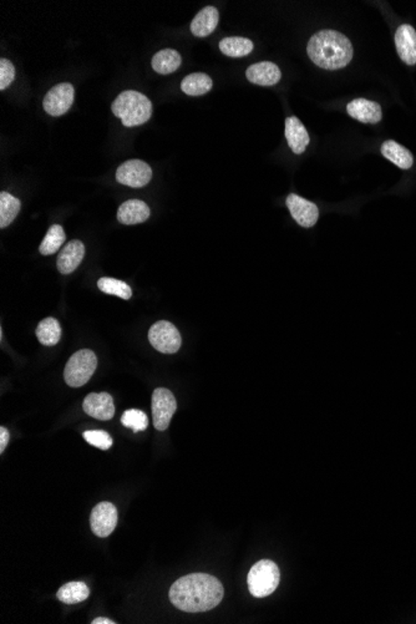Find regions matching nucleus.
<instances>
[{
    "mask_svg": "<svg viewBox=\"0 0 416 624\" xmlns=\"http://www.w3.org/2000/svg\"><path fill=\"white\" fill-rule=\"evenodd\" d=\"M36 337L43 345L53 347L57 345L62 337V326L55 318H46L40 321L36 328Z\"/></svg>",
    "mask_w": 416,
    "mask_h": 624,
    "instance_id": "obj_25",
    "label": "nucleus"
},
{
    "mask_svg": "<svg viewBox=\"0 0 416 624\" xmlns=\"http://www.w3.org/2000/svg\"><path fill=\"white\" fill-rule=\"evenodd\" d=\"M97 368V358L95 353L89 349H83L69 359L64 379L71 388H80L90 380Z\"/></svg>",
    "mask_w": 416,
    "mask_h": 624,
    "instance_id": "obj_5",
    "label": "nucleus"
},
{
    "mask_svg": "<svg viewBox=\"0 0 416 624\" xmlns=\"http://www.w3.org/2000/svg\"><path fill=\"white\" fill-rule=\"evenodd\" d=\"M97 287L102 292L116 296L118 298L127 300L132 297V291H131L129 284L125 282L115 279V278H107V277L100 278L97 281Z\"/></svg>",
    "mask_w": 416,
    "mask_h": 624,
    "instance_id": "obj_28",
    "label": "nucleus"
},
{
    "mask_svg": "<svg viewBox=\"0 0 416 624\" xmlns=\"http://www.w3.org/2000/svg\"><path fill=\"white\" fill-rule=\"evenodd\" d=\"M281 581V572L276 563L270 560H262L251 568L248 574V590L256 598L270 596Z\"/></svg>",
    "mask_w": 416,
    "mask_h": 624,
    "instance_id": "obj_4",
    "label": "nucleus"
},
{
    "mask_svg": "<svg viewBox=\"0 0 416 624\" xmlns=\"http://www.w3.org/2000/svg\"><path fill=\"white\" fill-rule=\"evenodd\" d=\"M84 439L86 440L89 444L95 446V448L100 449V450H109V449L113 446V439H111V436H110L106 431H102V430H89V431H85Z\"/></svg>",
    "mask_w": 416,
    "mask_h": 624,
    "instance_id": "obj_30",
    "label": "nucleus"
},
{
    "mask_svg": "<svg viewBox=\"0 0 416 624\" xmlns=\"http://www.w3.org/2000/svg\"><path fill=\"white\" fill-rule=\"evenodd\" d=\"M225 595L219 579L207 574H187L169 588V601L183 612H207L220 604Z\"/></svg>",
    "mask_w": 416,
    "mask_h": 624,
    "instance_id": "obj_1",
    "label": "nucleus"
},
{
    "mask_svg": "<svg viewBox=\"0 0 416 624\" xmlns=\"http://www.w3.org/2000/svg\"><path fill=\"white\" fill-rule=\"evenodd\" d=\"M307 53L317 67L339 70L353 59V46L345 35L335 30H321L310 38Z\"/></svg>",
    "mask_w": 416,
    "mask_h": 624,
    "instance_id": "obj_2",
    "label": "nucleus"
},
{
    "mask_svg": "<svg viewBox=\"0 0 416 624\" xmlns=\"http://www.w3.org/2000/svg\"><path fill=\"white\" fill-rule=\"evenodd\" d=\"M89 596L90 590L84 582H69L60 587L57 593V599L65 604H76L88 599Z\"/></svg>",
    "mask_w": 416,
    "mask_h": 624,
    "instance_id": "obj_24",
    "label": "nucleus"
},
{
    "mask_svg": "<svg viewBox=\"0 0 416 624\" xmlns=\"http://www.w3.org/2000/svg\"><path fill=\"white\" fill-rule=\"evenodd\" d=\"M83 409L88 415L97 420H111L115 415L113 396L107 393H91L85 398Z\"/></svg>",
    "mask_w": 416,
    "mask_h": 624,
    "instance_id": "obj_12",
    "label": "nucleus"
},
{
    "mask_svg": "<svg viewBox=\"0 0 416 624\" xmlns=\"http://www.w3.org/2000/svg\"><path fill=\"white\" fill-rule=\"evenodd\" d=\"M148 340L153 348L163 354L177 353L182 344L180 332L167 321H158L150 328Z\"/></svg>",
    "mask_w": 416,
    "mask_h": 624,
    "instance_id": "obj_6",
    "label": "nucleus"
},
{
    "mask_svg": "<svg viewBox=\"0 0 416 624\" xmlns=\"http://www.w3.org/2000/svg\"><path fill=\"white\" fill-rule=\"evenodd\" d=\"M74 97L75 90L73 85L69 83L57 84L48 91L43 102V107L49 115L57 118L68 113L73 105Z\"/></svg>",
    "mask_w": 416,
    "mask_h": 624,
    "instance_id": "obj_8",
    "label": "nucleus"
},
{
    "mask_svg": "<svg viewBox=\"0 0 416 624\" xmlns=\"http://www.w3.org/2000/svg\"><path fill=\"white\" fill-rule=\"evenodd\" d=\"M286 139L288 145L296 155H302L310 145V134L302 121L296 116L286 118Z\"/></svg>",
    "mask_w": 416,
    "mask_h": 624,
    "instance_id": "obj_17",
    "label": "nucleus"
},
{
    "mask_svg": "<svg viewBox=\"0 0 416 624\" xmlns=\"http://www.w3.org/2000/svg\"><path fill=\"white\" fill-rule=\"evenodd\" d=\"M111 110L116 118H121L124 126L135 127L150 120L152 104L147 96L139 91L127 90L113 100Z\"/></svg>",
    "mask_w": 416,
    "mask_h": 624,
    "instance_id": "obj_3",
    "label": "nucleus"
},
{
    "mask_svg": "<svg viewBox=\"0 0 416 624\" xmlns=\"http://www.w3.org/2000/svg\"><path fill=\"white\" fill-rule=\"evenodd\" d=\"M254 44L252 40L241 36H231L221 40L220 50L226 57H246L254 51Z\"/></svg>",
    "mask_w": 416,
    "mask_h": 624,
    "instance_id": "obj_23",
    "label": "nucleus"
},
{
    "mask_svg": "<svg viewBox=\"0 0 416 624\" xmlns=\"http://www.w3.org/2000/svg\"><path fill=\"white\" fill-rule=\"evenodd\" d=\"M92 624H115L116 622H113L111 619L104 618V617H99V618H95L92 622Z\"/></svg>",
    "mask_w": 416,
    "mask_h": 624,
    "instance_id": "obj_33",
    "label": "nucleus"
},
{
    "mask_svg": "<svg viewBox=\"0 0 416 624\" xmlns=\"http://www.w3.org/2000/svg\"><path fill=\"white\" fill-rule=\"evenodd\" d=\"M121 422L126 428L132 429L134 433L144 431L148 427V419L144 411L137 409H130L124 412L121 417Z\"/></svg>",
    "mask_w": 416,
    "mask_h": 624,
    "instance_id": "obj_29",
    "label": "nucleus"
},
{
    "mask_svg": "<svg viewBox=\"0 0 416 624\" xmlns=\"http://www.w3.org/2000/svg\"><path fill=\"white\" fill-rule=\"evenodd\" d=\"M214 86V81L207 74L193 73L187 75L181 83V90L190 96H201L207 94Z\"/></svg>",
    "mask_w": 416,
    "mask_h": 624,
    "instance_id": "obj_22",
    "label": "nucleus"
},
{
    "mask_svg": "<svg viewBox=\"0 0 416 624\" xmlns=\"http://www.w3.org/2000/svg\"><path fill=\"white\" fill-rule=\"evenodd\" d=\"M347 111L352 118L363 124H377L382 118V106L377 102L366 99H355L349 102Z\"/></svg>",
    "mask_w": 416,
    "mask_h": 624,
    "instance_id": "obj_14",
    "label": "nucleus"
},
{
    "mask_svg": "<svg viewBox=\"0 0 416 624\" xmlns=\"http://www.w3.org/2000/svg\"><path fill=\"white\" fill-rule=\"evenodd\" d=\"M288 209L292 214L293 220L300 227L310 228L317 225L319 220V208L315 203L310 202L303 197L291 193L286 201Z\"/></svg>",
    "mask_w": 416,
    "mask_h": 624,
    "instance_id": "obj_11",
    "label": "nucleus"
},
{
    "mask_svg": "<svg viewBox=\"0 0 416 624\" xmlns=\"http://www.w3.org/2000/svg\"><path fill=\"white\" fill-rule=\"evenodd\" d=\"M151 179V167L141 160L126 161L116 171V180L118 183L129 186L132 188H141L146 186Z\"/></svg>",
    "mask_w": 416,
    "mask_h": 624,
    "instance_id": "obj_9",
    "label": "nucleus"
},
{
    "mask_svg": "<svg viewBox=\"0 0 416 624\" xmlns=\"http://www.w3.org/2000/svg\"><path fill=\"white\" fill-rule=\"evenodd\" d=\"M382 153L384 158L396 165L399 169H409L414 163L412 153L396 141H385L382 145Z\"/></svg>",
    "mask_w": 416,
    "mask_h": 624,
    "instance_id": "obj_20",
    "label": "nucleus"
},
{
    "mask_svg": "<svg viewBox=\"0 0 416 624\" xmlns=\"http://www.w3.org/2000/svg\"><path fill=\"white\" fill-rule=\"evenodd\" d=\"M118 510L111 502L97 504L91 511L90 526L92 532L102 539L110 536L118 525Z\"/></svg>",
    "mask_w": 416,
    "mask_h": 624,
    "instance_id": "obj_10",
    "label": "nucleus"
},
{
    "mask_svg": "<svg viewBox=\"0 0 416 624\" xmlns=\"http://www.w3.org/2000/svg\"><path fill=\"white\" fill-rule=\"evenodd\" d=\"M65 240H67V236H65V232H64L62 226H51L46 232L43 242L40 244V254L43 256H51V254H57L62 247V243H65Z\"/></svg>",
    "mask_w": 416,
    "mask_h": 624,
    "instance_id": "obj_27",
    "label": "nucleus"
},
{
    "mask_svg": "<svg viewBox=\"0 0 416 624\" xmlns=\"http://www.w3.org/2000/svg\"><path fill=\"white\" fill-rule=\"evenodd\" d=\"M9 443V431L4 427L0 428V452H4Z\"/></svg>",
    "mask_w": 416,
    "mask_h": 624,
    "instance_id": "obj_32",
    "label": "nucleus"
},
{
    "mask_svg": "<svg viewBox=\"0 0 416 624\" xmlns=\"http://www.w3.org/2000/svg\"><path fill=\"white\" fill-rule=\"evenodd\" d=\"M150 217V208L141 200H129L118 209V221L123 225H139Z\"/></svg>",
    "mask_w": 416,
    "mask_h": 624,
    "instance_id": "obj_18",
    "label": "nucleus"
},
{
    "mask_svg": "<svg viewBox=\"0 0 416 624\" xmlns=\"http://www.w3.org/2000/svg\"><path fill=\"white\" fill-rule=\"evenodd\" d=\"M15 79V68L8 59L0 60V90H6Z\"/></svg>",
    "mask_w": 416,
    "mask_h": 624,
    "instance_id": "obj_31",
    "label": "nucleus"
},
{
    "mask_svg": "<svg viewBox=\"0 0 416 624\" xmlns=\"http://www.w3.org/2000/svg\"><path fill=\"white\" fill-rule=\"evenodd\" d=\"M22 203L8 192L0 193V228H6L17 219Z\"/></svg>",
    "mask_w": 416,
    "mask_h": 624,
    "instance_id": "obj_26",
    "label": "nucleus"
},
{
    "mask_svg": "<svg viewBox=\"0 0 416 624\" xmlns=\"http://www.w3.org/2000/svg\"><path fill=\"white\" fill-rule=\"evenodd\" d=\"M181 55L174 49H163L152 57V69L161 75H169L180 68Z\"/></svg>",
    "mask_w": 416,
    "mask_h": 624,
    "instance_id": "obj_21",
    "label": "nucleus"
},
{
    "mask_svg": "<svg viewBox=\"0 0 416 624\" xmlns=\"http://www.w3.org/2000/svg\"><path fill=\"white\" fill-rule=\"evenodd\" d=\"M395 46L400 59L408 65L416 64V30L404 24L395 33Z\"/></svg>",
    "mask_w": 416,
    "mask_h": 624,
    "instance_id": "obj_13",
    "label": "nucleus"
},
{
    "mask_svg": "<svg viewBox=\"0 0 416 624\" xmlns=\"http://www.w3.org/2000/svg\"><path fill=\"white\" fill-rule=\"evenodd\" d=\"M151 406L153 427L158 431H165L169 428V422L177 409V401L174 399V394L169 389H156L152 394Z\"/></svg>",
    "mask_w": 416,
    "mask_h": 624,
    "instance_id": "obj_7",
    "label": "nucleus"
},
{
    "mask_svg": "<svg viewBox=\"0 0 416 624\" xmlns=\"http://www.w3.org/2000/svg\"><path fill=\"white\" fill-rule=\"evenodd\" d=\"M247 79L252 84L261 86H273L279 83L282 73L276 64L270 62H257L251 65L246 73Z\"/></svg>",
    "mask_w": 416,
    "mask_h": 624,
    "instance_id": "obj_16",
    "label": "nucleus"
},
{
    "mask_svg": "<svg viewBox=\"0 0 416 624\" xmlns=\"http://www.w3.org/2000/svg\"><path fill=\"white\" fill-rule=\"evenodd\" d=\"M85 256V246L81 241H70L57 257V270L62 275H70L79 267Z\"/></svg>",
    "mask_w": 416,
    "mask_h": 624,
    "instance_id": "obj_15",
    "label": "nucleus"
},
{
    "mask_svg": "<svg viewBox=\"0 0 416 624\" xmlns=\"http://www.w3.org/2000/svg\"><path fill=\"white\" fill-rule=\"evenodd\" d=\"M220 20L219 11L214 6H206L197 13L191 23V33L197 38H204L212 34Z\"/></svg>",
    "mask_w": 416,
    "mask_h": 624,
    "instance_id": "obj_19",
    "label": "nucleus"
}]
</instances>
